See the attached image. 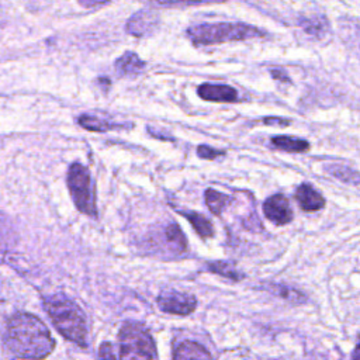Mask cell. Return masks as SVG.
<instances>
[{"label": "cell", "mask_w": 360, "mask_h": 360, "mask_svg": "<svg viewBox=\"0 0 360 360\" xmlns=\"http://www.w3.org/2000/svg\"><path fill=\"white\" fill-rule=\"evenodd\" d=\"M4 343L17 359L46 357L55 347V340L46 325L28 312H17L8 319Z\"/></svg>", "instance_id": "6da1fadb"}, {"label": "cell", "mask_w": 360, "mask_h": 360, "mask_svg": "<svg viewBox=\"0 0 360 360\" xmlns=\"http://www.w3.org/2000/svg\"><path fill=\"white\" fill-rule=\"evenodd\" d=\"M44 308L63 338L82 347H87V319L77 304L63 294H53L44 298Z\"/></svg>", "instance_id": "7a4b0ae2"}, {"label": "cell", "mask_w": 360, "mask_h": 360, "mask_svg": "<svg viewBox=\"0 0 360 360\" xmlns=\"http://www.w3.org/2000/svg\"><path fill=\"white\" fill-rule=\"evenodd\" d=\"M266 32L245 22H202L187 28V37L194 45H214L231 41L262 38Z\"/></svg>", "instance_id": "3957f363"}, {"label": "cell", "mask_w": 360, "mask_h": 360, "mask_svg": "<svg viewBox=\"0 0 360 360\" xmlns=\"http://www.w3.org/2000/svg\"><path fill=\"white\" fill-rule=\"evenodd\" d=\"M120 359H156V345L148 329L138 322H125L118 332Z\"/></svg>", "instance_id": "277c9868"}, {"label": "cell", "mask_w": 360, "mask_h": 360, "mask_svg": "<svg viewBox=\"0 0 360 360\" xmlns=\"http://www.w3.org/2000/svg\"><path fill=\"white\" fill-rule=\"evenodd\" d=\"M66 184L76 208L84 215L96 218V193L89 169L79 162L72 163L68 169Z\"/></svg>", "instance_id": "5b68a950"}, {"label": "cell", "mask_w": 360, "mask_h": 360, "mask_svg": "<svg viewBox=\"0 0 360 360\" xmlns=\"http://www.w3.org/2000/svg\"><path fill=\"white\" fill-rule=\"evenodd\" d=\"M158 307L160 311L166 314H173V315H190L194 312L197 307V300L193 294L181 292V291H163L162 294L158 295L156 298Z\"/></svg>", "instance_id": "8992f818"}, {"label": "cell", "mask_w": 360, "mask_h": 360, "mask_svg": "<svg viewBox=\"0 0 360 360\" xmlns=\"http://www.w3.org/2000/svg\"><path fill=\"white\" fill-rule=\"evenodd\" d=\"M264 217L276 225H285L292 221V210L287 197L281 193L270 195L263 202Z\"/></svg>", "instance_id": "52a82bcc"}, {"label": "cell", "mask_w": 360, "mask_h": 360, "mask_svg": "<svg viewBox=\"0 0 360 360\" xmlns=\"http://www.w3.org/2000/svg\"><path fill=\"white\" fill-rule=\"evenodd\" d=\"M197 94L205 101L215 103H233L238 100V91L228 84H212L202 83L197 89Z\"/></svg>", "instance_id": "ba28073f"}, {"label": "cell", "mask_w": 360, "mask_h": 360, "mask_svg": "<svg viewBox=\"0 0 360 360\" xmlns=\"http://www.w3.org/2000/svg\"><path fill=\"white\" fill-rule=\"evenodd\" d=\"M158 25V15L149 10L135 13L127 22V32L134 37H143L155 30Z\"/></svg>", "instance_id": "9c48e42d"}, {"label": "cell", "mask_w": 360, "mask_h": 360, "mask_svg": "<svg viewBox=\"0 0 360 360\" xmlns=\"http://www.w3.org/2000/svg\"><path fill=\"white\" fill-rule=\"evenodd\" d=\"M295 200L298 201L301 210H304L307 212L319 211L321 208L325 207L323 195L308 183H302L297 187Z\"/></svg>", "instance_id": "30bf717a"}, {"label": "cell", "mask_w": 360, "mask_h": 360, "mask_svg": "<svg viewBox=\"0 0 360 360\" xmlns=\"http://www.w3.org/2000/svg\"><path fill=\"white\" fill-rule=\"evenodd\" d=\"M77 122L82 128L93 132H107V131H114V129H129L132 128L131 122H114L108 121L100 117H94L90 114H83L77 118Z\"/></svg>", "instance_id": "8fae6325"}, {"label": "cell", "mask_w": 360, "mask_h": 360, "mask_svg": "<svg viewBox=\"0 0 360 360\" xmlns=\"http://www.w3.org/2000/svg\"><path fill=\"white\" fill-rule=\"evenodd\" d=\"M160 236H162V239L165 242V249L169 252V255L177 256V255L183 253L186 250V248H187L186 238H184L181 229L174 222L166 225L163 228Z\"/></svg>", "instance_id": "7c38bea8"}, {"label": "cell", "mask_w": 360, "mask_h": 360, "mask_svg": "<svg viewBox=\"0 0 360 360\" xmlns=\"http://www.w3.org/2000/svg\"><path fill=\"white\" fill-rule=\"evenodd\" d=\"M173 359H211V353L207 352L197 342L183 340L176 346L173 352Z\"/></svg>", "instance_id": "4fadbf2b"}, {"label": "cell", "mask_w": 360, "mask_h": 360, "mask_svg": "<svg viewBox=\"0 0 360 360\" xmlns=\"http://www.w3.org/2000/svg\"><path fill=\"white\" fill-rule=\"evenodd\" d=\"M145 68V62L132 51H127L115 60V69L121 75H138Z\"/></svg>", "instance_id": "5bb4252c"}, {"label": "cell", "mask_w": 360, "mask_h": 360, "mask_svg": "<svg viewBox=\"0 0 360 360\" xmlns=\"http://www.w3.org/2000/svg\"><path fill=\"white\" fill-rule=\"evenodd\" d=\"M270 142L276 149H281L285 152L301 153V152H307L309 149V142L302 138H297V136L278 135V136H273L270 139Z\"/></svg>", "instance_id": "9a60e30c"}, {"label": "cell", "mask_w": 360, "mask_h": 360, "mask_svg": "<svg viewBox=\"0 0 360 360\" xmlns=\"http://www.w3.org/2000/svg\"><path fill=\"white\" fill-rule=\"evenodd\" d=\"M180 214L187 218V221L193 225L194 231L201 236V238H211L214 235V228L212 224L207 217L202 214H198L195 211H180Z\"/></svg>", "instance_id": "2e32d148"}, {"label": "cell", "mask_w": 360, "mask_h": 360, "mask_svg": "<svg viewBox=\"0 0 360 360\" xmlns=\"http://www.w3.org/2000/svg\"><path fill=\"white\" fill-rule=\"evenodd\" d=\"M325 172H328L330 176H333L335 179L347 183V184H353L357 186L360 184V172L346 166V165H326L325 166Z\"/></svg>", "instance_id": "e0dca14e"}, {"label": "cell", "mask_w": 360, "mask_h": 360, "mask_svg": "<svg viewBox=\"0 0 360 360\" xmlns=\"http://www.w3.org/2000/svg\"><path fill=\"white\" fill-rule=\"evenodd\" d=\"M207 267L211 273L219 274V276H222L225 278H229L232 281H239V280L245 278V274L240 273V270H238V267L232 262L215 260V262H210L207 264Z\"/></svg>", "instance_id": "ac0fdd59"}, {"label": "cell", "mask_w": 360, "mask_h": 360, "mask_svg": "<svg viewBox=\"0 0 360 360\" xmlns=\"http://www.w3.org/2000/svg\"><path fill=\"white\" fill-rule=\"evenodd\" d=\"M204 200L205 204L208 207V210L214 214V215H221V212L224 211V208L229 204L231 197L225 193H221L218 190L214 188H207L204 191Z\"/></svg>", "instance_id": "d6986e66"}, {"label": "cell", "mask_w": 360, "mask_h": 360, "mask_svg": "<svg viewBox=\"0 0 360 360\" xmlns=\"http://www.w3.org/2000/svg\"><path fill=\"white\" fill-rule=\"evenodd\" d=\"M269 290H270V292H273L292 304H302L307 301V297L301 291L291 288L288 285H284V284H270Z\"/></svg>", "instance_id": "ffe728a7"}, {"label": "cell", "mask_w": 360, "mask_h": 360, "mask_svg": "<svg viewBox=\"0 0 360 360\" xmlns=\"http://www.w3.org/2000/svg\"><path fill=\"white\" fill-rule=\"evenodd\" d=\"M197 155L198 158L201 159H208V160H212V159H217V158H221L225 155V150H221V149H214L208 145H198L197 146Z\"/></svg>", "instance_id": "44dd1931"}, {"label": "cell", "mask_w": 360, "mask_h": 360, "mask_svg": "<svg viewBox=\"0 0 360 360\" xmlns=\"http://www.w3.org/2000/svg\"><path fill=\"white\" fill-rule=\"evenodd\" d=\"M149 3H156L162 6H172V4H200V3H217L225 0H143Z\"/></svg>", "instance_id": "7402d4cb"}, {"label": "cell", "mask_w": 360, "mask_h": 360, "mask_svg": "<svg viewBox=\"0 0 360 360\" xmlns=\"http://www.w3.org/2000/svg\"><path fill=\"white\" fill-rule=\"evenodd\" d=\"M98 357H103V359H115V357H120V356L114 353L112 343L104 342V343L100 346V349H98Z\"/></svg>", "instance_id": "603a6c76"}, {"label": "cell", "mask_w": 360, "mask_h": 360, "mask_svg": "<svg viewBox=\"0 0 360 360\" xmlns=\"http://www.w3.org/2000/svg\"><path fill=\"white\" fill-rule=\"evenodd\" d=\"M325 28V25H322V20H316V21H308V24H305V30L311 34H319L322 32V30Z\"/></svg>", "instance_id": "cb8c5ba5"}, {"label": "cell", "mask_w": 360, "mask_h": 360, "mask_svg": "<svg viewBox=\"0 0 360 360\" xmlns=\"http://www.w3.org/2000/svg\"><path fill=\"white\" fill-rule=\"evenodd\" d=\"M263 122L266 125H280V127H287L290 125V120L285 118H280V117H266L263 120Z\"/></svg>", "instance_id": "d4e9b609"}, {"label": "cell", "mask_w": 360, "mask_h": 360, "mask_svg": "<svg viewBox=\"0 0 360 360\" xmlns=\"http://www.w3.org/2000/svg\"><path fill=\"white\" fill-rule=\"evenodd\" d=\"M80 6L83 7H97V6H103L107 4L111 0H77Z\"/></svg>", "instance_id": "484cf974"}, {"label": "cell", "mask_w": 360, "mask_h": 360, "mask_svg": "<svg viewBox=\"0 0 360 360\" xmlns=\"http://www.w3.org/2000/svg\"><path fill=\"white\" fill-rule=\"evenodd\" d=\"M271 76L276 79V80H281V82H290L287 73L283 70V69H271L270 70Z\"/></svg>", "instance_id": "4316f807"}, {"label": "cell", "mask_w": 360, "mask_h": 360, "mask_svg": "<svg viewBox=\"0 0 360 360\" xmlns=\"http://www.w3.org/2000/svg\"><path fill=\"white\" fill-rule=\"evenodd\" d=\"M352 357L353 359H360V340H359V343H357V346L354 347V352H353V354H352Z\"/></svg>", "instance_id": "83f0119b"}]
</instances>
